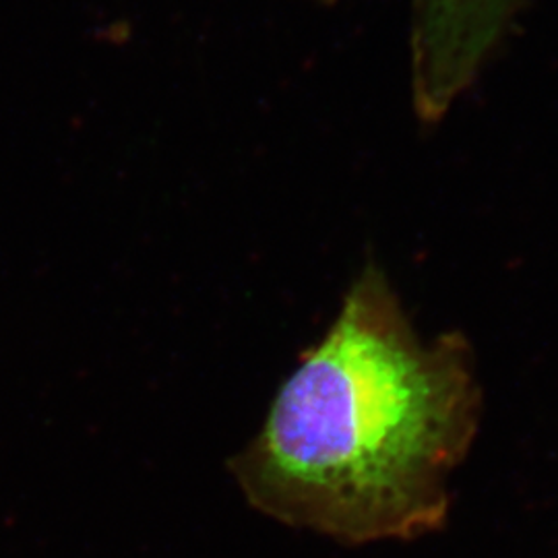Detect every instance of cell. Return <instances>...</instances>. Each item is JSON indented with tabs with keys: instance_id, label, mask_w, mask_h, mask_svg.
<instances>
[{
	"instance_id": "obj_1",
	"label": "cell",
	"mask_w": 558,
	"mask_h": 558,
	"mask_svg": "<svg viewBox=\"0 0 558 558\" xmlns=\"http://www.w3.org/2000/svg\"><path fill=\"white\" fill-rule=\"evenodd\" d=\"M480 416L468 339L420 338L371 263L281 385L234 476L255 509L286 525L345 544L422 538L447 521L449 480Z\"/></svg>"
},
{
	"instance_id": "obj_2",
	"label": "cell",
	"mask_w": 558,
	"mask_h": 558,
	"mask_svg": "<svg viewBox=\"0 0 558 558\" xmlns=\"http://www.w3.org/2000/svg\"><path fill=\"white\" fill-rule=\"evenodd\" d=\"M519 7L521 0H414L410 73L420 120L447 117L478 80Z\"/></svg>"
},
{
	"instance_id": "obj_3",
	"label": "cell",
	"mask_w": 558,
	"mask_h": 558,
	"mask_svg": "<svg viewBox=\"0 0 558 558\" xmlns=\"http://www.w3.org/2000/svg\"><path fill=\"white\" fill-rule=\"evenodd\" d=\"M317 2H338V0H317Z\"/></svg>"
}]
</instances>
